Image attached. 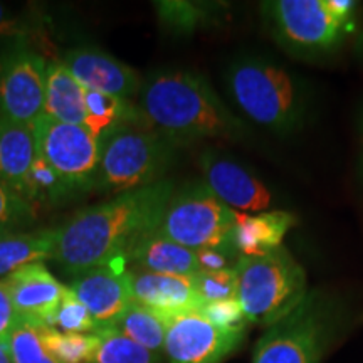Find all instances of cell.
I'll use <instances>...</instances> for the list:
<instances>
[{"label": "cell", "mask_w": 363, "mask_h": 363, "mask_svg": "<svg viewBox=\"0 0 363 363\" xmlns=\"http://www.w3.org/2000/svg\"><path fill=\"white\" fill-rule=\"evenodd\" d=\"M174 192V180L163 179L76 212L57 227L52 261L78 276L118 259L126 261L140 240L158 230Z\"/></svg>", "instance_id": "obj_1"}, {"label": "cell", "mask_w": 363, "mask_h": 363, "mask_svg": "<svg viewBox=\"0 0 363 363\" xmlns=\"http://www.w3.org/2000/svg\"><path fill=\"white\" fill-rule=\"evenodd\" d=\"M138 108L172 145L246 135V125L227 108L206 76L187 69L158 71L145 81Z\"/></svg>", "instance_id": "obj_2"}, {"label": "cell", "mask_w": 363, "mask_h": 363, "mask_svg": "<svg viewBox=\"0 0 363 363\" xmlns=\"http://www.w3.org/2000/svg\"><path fill=\"white\" fill-rule=\"evenodd\" d=\"M225 89L249 120L278 135L299 130L305 96L298 79L276 62L242 57L227 67Z\"/></svg>", "instance_id": "obj_3"}, {"label": "cell", "mask_w": 363, "mask_h": 363, "mask_svg": "<svg viewBox=\"0 0 363 363\" xmlns=\"http://www.w3.org/2000/svg\"><path fill=\"white\" fill-rule=\"evenodd\" d=\"M235 272V301L252 325L278 323L310 293L305 269L284 246L262 256H240Z\"/></svg>", "instance_id": "obj_4"}, {"label": "cell", "mask_w": 363, "mask_h": 363, "mask_svg": "<svg viewBox=\"0 0 363 363\" xmlns=\"http://www.w3.org/2000/svg\"><path fill=\"white\" fill-rule=\"evenodd\" d=\"M175 145L147 121L118 125L99 140V165L94 190L123 194L163 180L174 160Z\"/></svg>", "instance_id": "obj_5"}, {"label": "cell", "mask_w": 363, "mask_h": 363, "mask_svg": "<svg viewBox=\"0 0 363 363\" xmlns=\"http://www.w3.org/2000/svg\"><path fill=\"white\" fill-rule=\"evenodd\" d=\"M337 330V303L323 291H310L296 310L267 326L252 363H320Z\"/></svg>", "instance_id": "obj_6"}, {"label": "cell", "mask_w": 363, "mask_h": 363, "mask_svg": "<svg viewBox=\"0 0 363 363\" xmlns=\"http://www.w3.org/2000/svg\"><path fill=\"white\" fill-rule=\"evenodd\" d=\"M235 217L238 212L216 197L206 182L192 180L172 195L158 233L192 251L235 249L233 244Z\"/></svg>", "instance_id": "obj_7"}, {"label": "cell", "mask_w": 363, "mask_h": 363, "mask_svg": "<svg viewBox=\"0 0 363 363\" xmlns=\"http://www.w3.org/2000/svg\"><path fill=\"white\" fill-rule=\"evenodd\" d=\"M261 9L272 38L294 56L333 52L355 26L338 17L326 0H271Z\"/></svg>", "instance_id": "obj_8"}, {"label": "cell", "mask_w": 363, "mask_h": 363, "mask_svg": "<svg viewBox=\"0 0 363 363\" xmlns=\"http://www.w3.org/2000/svg\"><path fill=\"white\" fill-rule=\"evenodd\" d=\"M35 148L52 165L71 195L94 190L99 142L84 125H67L40 115L34 123Z\"/></svg>", "instance_id": "obj_9"}, {"label": "cell", "mask_w": 363, "mask_h": 363, "mask_svg": "<svg viewBox=\"0 0 363 363\" xmlns=\"http://www.w3.org/2000/svg\"><path fill=\"white\" fill-rule=\"evenodd\" d=\"M48 62L26 40L0 52V118L34 125L44 111Z\"/></svg>", "instance_id": "obj_10"}, {"label": "cell", "mask_w": 363, "mask_h": 363, "mask_svg": "<svg viewBox=\"0 0 363 363\" xmlns=\"http://www.w3.org/2000/svg\"><path fill=\"white\" fill-rule=\"evenodd\" d=\"M247 330H224L201 311L169 316L163 353L169 363H222L240 347Z\"/></svg>", "instance_id": "obj_11"}, {"label": "cell", "mask_w": 363, "mask_h": 363, "mask_svg": "<svg viewBox=\"0 0 363 363\" xmlns=\"http://www.w3.org/2000/svg\"><path fill=\"white\" fill-rule=\"evenodd\" d=\"M203 182L227 207L239 214H261L269 211L272 194L264 182L234 158L208 148L199 158Z\"/></svg>", "instance_id": "obj_12"}, {"label": "cell", "mask_w": 363, "mask_h": 363, "mask_svg": "<svg viewBox=\"0 0 363 363\" xmlns=\"http://www.w3.org/2000/svg\"><path fill=\"white\" fill-rule=\"evenodd\" d=\"M21 321L34 328H49L62 298L69 291L51 274L44 262L27 264L2 279Z\"/></svg>", "instance_id": "obj_13"}, {"label": "cell", "mask_w": 363, "mask_h": 363, "mask_svg": "<svg viewBox=\"0 0 363 363\" xmlns=\"http://www.w3.org/2000/svg\"><path fill=\"white\" fill-rule=\"evenodd\" d=\"M61 61L84 89L123 99H131L142 91L143 81L138 71L99 48H74Z\"/></svg>", "instance_id": "obj_14"}, {"label": "cell", "mask_w": 363, "mask_h": 363, "mask_svg": "<svg viewBox=\"0 0 363 363\" xmlns=\"http://www.w3.org/2000/svg\"><path fill=\"white\" fill-rule=\"evenodd\" d=\"M71 291L93 315L99 328L111 326L133 305L130 271L123 264L96 267L72 281Z\"/></svg>", "instance_id": "obj_15"}, {"label": "cell", "mask_w": 363, "mask_h": 363, "mask_svg": "<svg viewBox=\"0 0 363 363\" xmlns=\"http://www.w3.org/2000/svg\"><path fill=\"white\" fill-rule=\"evenodd\" d=\"M133 301L163 316L201 311L203 303L195 293L192 276L157 274L142 269H131Z\"/></svg>", "instance_id": "obj_16"}, {"label": "cell", "mask_w": 363, "mask_h": 363, "mask_svg": "<svg viewBox=\"0 0 363 363\" xmlns=\"http://www.w3.org/2000/svg\"><path fill=\"white\" fill-rule=\"evenodd\" d=\"M35 153L34 125L0 118V182L24 199Z\"/></svg>", "instance_id": "obj_17"}, {"label": "cell", "mask_w": 363, "mask_h": 363, "mask_svg": "<svg viewBox=\"0 0 363 363\" xmlns=\"http://www.w3.org/2000/svg\"><path fill=\"white\" fill-rule=\"evenodd\" d=\"M296 225V217L286 211H267L261 214L235 217L233 244L239 256H262L283 246L284 235Z\"/></svg>", "instance_id": "obj_18"}, {"label": "cell", "mask_w": 363, "mask_h": 363, "mask_svg": "<svg viewBox=\"0 0 363 363\" xmlns=\"http://www.w3.org/2000/svg\"><path fill=\"white\" fill-rule=\"evenodd\" d=\"M126 261H130L135 269L157 274L194 276L201 269L195 251L174 242L158 230L140 240L126 256Z\"/></svg>", "instance_id": "obj_19"}, {"label": "cell", "mask_w": 363, "mask_h": 363, "mask_svg": "<svg viewBox=\"0 0 363 363\" xmlns=\"http://www.w3.org/2000/svg\"><path fill=\"white\" fill-rule=\"evenodd\" d=\"M43 115L67 125H84V88L62 61L48 62Z\"/></svg>", "instance_id": "obj_20"}, {"label": "cell", "mask_w": 363, "mask_h": 363, "mask_svg": "<svg viewBox=\"0 0 363 363\" xmlns=\"http://www.w3.org/2000/svg\"><path fill=\"white\" fill-rule=\"evenodd\" d=\"M56 244L57 227L0 234V281L27 264L52 259Z\"/></svg>", "instance_id": "obj_21"}, {"label": "cell", "mask_w": 363, "mask_h": 363, "mask_svg": "<svg viewBox=\"0 0 363 363\" xmlns=\"http://www.w3.org/2000/svg\"><path fill=\"white\" fill-rule=\"evenodd\" d=\"M84 128L98 142L118 125L145 121L138 104L135 106L130 99L91 89H84Z\"/></svg>", "instance_id": "obj_22"}, {"label": "cell", "mask_w": 363, "mask_h": 363, "mask_svg": "<svg viewBox=\"0 0 363 363\" xmlns=\"http://www.w3.org/2000/svg\"><path fill=\"white\" fill-rule=\"evenodd\" d=\"M158 21L172 34H192L195 30L216 24L220 19L224 7L212 2H185V0H167L155 2Z\"/></svg>", "instance_id": "obj_23"}, {"label": "cell", "mask_w": 363, "mask_h": 363, "mask_svg": "<svg viewBox=\"0 0 363 363\" xmlns=\"http://www.w3.org/2000/svg\"><path fill=\"white\" fill-rule=\"evenodd\" d=\"M167 323H169V316H163L133 301V305L111 326L147 350L162 355L163 347H165Z\"/></svg>", "instance_id": "obj_24"}, {"label": "cell", "mask_w": 363, "mask_h": 363, "mask_svg": "<svg viewBox=\"0 0 363 363\" xmlns=\"http://www.w3.org/2000/svg\"><path fill=\"white\" fill-rule=\"evenodd\" d=\"M96 338L98 343L91 363H158L160 358L113 326L98 330Z\"/></svg>", "instance_id": "obj_25"}, {"label": "cell", "mask_w": 363, "mask_h": 363, "mask_svg": "<svg viewBox=\"0 0 363 363\" xmlns=\"http://www.w3.org/2000/svg\"><path fill=\"white\" fill-rule=\"evenodd\" d=\"M39 335L56 363H91L98 343L96 333H62L54 328H39Z\"/></svg>", "instance_id": "obj_26"}, {"label": "cell", "mask_w": 363, "mask_h": 363, "mask_svg": "<svg viewBox=\"0 0 363 363\" xmlns=\"http://www.w3.org/2000/svg\"><path fill=\"white\" fill-rule=\"evenodd\" d=\"M72 197L69 190L43 155L35 153L27 184V202L33 206H57Z\"/></svg>", "instance_id": "obj_27"}, {"label": "cell", "mask_w": 363, "mask_h": 363, "mask_svg": "<svg viewBox=\"0 0 363 363\" xmlns=\"http://www.w3.org/2000/svg\"><path fill=\"white\" fill-rule=\"evenodd\" d=\"M2 343L6 345L13 363H56L45 350L39 328H34L24 321L9 331Z\"/></svg>", "instance_id": "obj_28"}, {"label": "cell", "mask_w": 363, "mask_h": 363, "mask_svg": "<svg viewBox=\"0 0 363 363\" xmlns=\"http://www.w3.org/2000/svg\"><path fill=\"white\" fill-rule=\"evenodd\" d=\"M49 328L59 330L62 333L79 335H93L98 330H101L88 308L83 305V301L71 291V288L66 293V296L62 298Z\"/></svg>", "instance_id": "obj_29"}, {"label": "cell", "mask_w": 363, "mask_h": 363, "mask_svg": "<svg viewBox=\"0 0 363 363\" xmlns=\"http://www.w3.org/2000/svg\"><path fill=\"white\" fill-rule=\"evenodd\" d=\"M195 293L202 299L203 305L207 303L225 301L234 299L238 291V272L234 269L224 271H202L199 269L192 276Z\"/></svg>", "instance_id": "obj_30"}, {"label": "cell", "mask_w": 363, "mask_h": 363, "mask_svg": "<svg viewBox=\"0 0 363 363\" xmlns=\"http://www.w3.org/2000/svg\"><path fill=\"white\" fill-rule=\"evenodd\" d=\"M35 220L33 203L0 182V234L26 230Z\"/></svg>", "instance_id": "obj_31"}, {"label": "cell", "mask_w": 363, "mask_h": 363, "mask_svg": "<svg viewBox=\"0 0 363 363\" xmlns=\"http://www.w3.org/2000/svg\"><path fill=\"white\" fill-rule=\"evenodd\" d=\"M201 315L206 316L212 325L224 330H247L249 325L235 298L225 299V301L207 303L202 306Z\"/></svg>", "instance_id": "obj_32"}, {"label": "cell", "mask_w": 363, "mask_h": 363, "mask_svg": "<svg viewBox=\"0 0 363 363\" xmlns=\"http://www.w3.org/2000/svg\"><path fill=\"white\" fill-rule=\"evenodd\" d=\"M38 22L9 11L4 4H0V35L13 38L16 40H26L27 38L38 33Z\"/></svg>", "instance_id": "obj_33"}, {"label": "cell", "mask_w": 363, "mask_h": 363, "mask_svg": "<svg viewBox=\"0 0 363 363\" xmlns=\"http://www.w3.org/2000/svg\"><path fill=\"white\" fill-rule=\"evenodd\" d=\"M197 254L199 267L202 271H224L234 269L239 261V254L233 247H208L199 249Z\"/></svg>", "instance_id": "obj_34"}, {"label": "cell", "mask_w": 363, "mask_h": 363, "mask_svg": "<svg viewBox=\"0 0 363 363\" xmlns=\"http://www.w3.org/2000/svg\"><path fill=\"white\" fill-rule=\"evenodd\" d=\"M19 323H21V318L17 316L11 299H9L6 288H4L2 281H0V342H4L9 335V331L16 328Z\"/></svg>", "instance_id": "obj_35"}, {"label": "cell", "mask_w": 363, "mask_h": 363, "mask_svg": "<svg viewBox=\"0 0 363 363\" xmlns=\"http://www.w3.org/2000/svg\"><path fill=\"white\" fill-rule=\"evenodd\" d=\"M326 4L342 19L355 21V11L358 4L353 2V0H326Z\"/></svg>", "instance_id": "obj_36"}, {"label": "cell", "mask_w": 363, "mask_h": 363, "mask_svg": "<svg viewBox=\"0 0 363 363\" xmlns=\"http://www.w3.org/2000/svg\"><path fill=\"white\" fill-rule=\"evenodd\" d=\"M0 363H13L11 355H9L6 345L0 342Z\"/></svg>", "instance_id": "obj_37"}, {"label": "cell", "mask_w": 363, "mask_h": 363, "mask_svg": "<svg viewBox=\"0 0 363 363\" xmlns=\"http://www.w3.org/2000/svg\"><path fill=\"white\" fill-rule=\"evenodd\" d=\"M357 49H358V52H360L362 56H363V29H362L360 35H358V40H357Z\"/></svg>", "instance_id": "obj_38"}]
</instances>
